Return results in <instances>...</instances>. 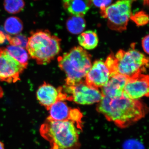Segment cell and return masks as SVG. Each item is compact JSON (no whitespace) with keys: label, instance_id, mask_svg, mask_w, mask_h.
<instances>
[{"label":"cell","instance_id":"1","mask_svg":"<svg viewBox=\"0 0 149 149\" xmlns=\"http://www.w3.org/2000/svg\"><path fill=\"white\" fill-rule=\"evenodd\" d=\"M97 111L110 122L121 128L133 125L148 113V107L138 100L123 96L116 98L103 97L97 107Z\"/></svg>","mask_w":149,"mask_h":149},{"label":"cell","instance_id":"2","mask_svg":"<svg viewBox=\"0 0 149 149\" xmlns=\"http://www.w3.org/2000/svg\"><path fill=\"white\" fill-rule=\"evenodd\" d=\"M70 120L57 121L47 118L41 125L40 135L49 142L51 149H79V131Z\"/></svg>","mask_w":149,"mask_h":149},{"label":"cell","instance_id":"3","mask_svg":"<svg viewBox=\"0 0 149 149\" xmlns=\"http://www.w3.org/2000/svg\"><path fill=\"white\" fill-rule=\"evenodd\" d=\"M133 44L128 51L120 50L115 55L111 54L105 63L109 70L110 77L119 74L128 78L143 74L148 67V58L135 49Z\"/></svg>","mask_w":149,"mask_h":149},{"label":"cell","instance_id":"4","mask_svg":"<svg viewBox=\"0 0 149 149\" xmlns=\"http://www.w3.org/2000/svg\"><path fill=\"white\" fill-rule=\"evenodd\" d=\"M58 65L66 74L65 85L71 86L84 82L92 66L91 56L80 47H74L58 58Z\"/></svg>","mask_w":149,"mask_h":149},{"label":"cell","instance_id":"5","mask_svg":"<svg viewBox=\"0 0 149 149\" xmlns=\"http://www.w3.org/2000/svg\"><path fill=\"white\" fill-rule=\"evenodd\" d=\"M26 49L37 64L47 65L59 53L61 40L47 30H37L28 38Z\"/></svg>","mask_w":149,"mask_h":149},{"label":"cell","instance_id":"6","mask_svg":"<svg viewBox=\"0 0 149 149\" xmlns=\"http://www.w3.org/2000/svg\"><path fill=\"white\" fill-rule=\"evenodd\" d=\"M136 0H118L106 8L100 10L103 18L107 19V25L111 30L121 32L126 30L132 14V4Z\"/></svg>","mask_w":149,"mask_h":149},{"label":"cell","instance_id":"7","mask_svg":"<svg viewBox=\"0 0 149 149\" xmlns=\"http://www.w3.org/2000/svg\"><path fill=\"white\" fill-rule=\"evenodd\" d=\"M62 88L66 100L82 105L99 102L103 96L98 89L87 85L85 81L71 86L65 85Z\"/></svg>","mask_w":149,"mask_h":149},{"label":"cell","instance_id":"8","mask_svg":"<svg viewBox=\"0 0 149 149\" xmlns=\"http://www.w3.org/2000/svg\"><path fill=\"white\" fill-rule=\"evenodd\" d=\"M10 55L5 48H0V80L15 83L20 80V74L26 69Z\"/></svg>","mask_w":149,"mask_h":149},{"label":"cell","instance_id":"9","mask_svg":"<svg viewBox=\"0 0 149 149\" xmlns=\"http://www.w3.org/2000/svg\"><path fill=\"white\" fill-rule=\"evenodd\" d=\"M149 76L141 74L128 78L123 92L122 96L130 100H137L149 96Z\"/></svg>","mask_w":149,"mask_h":149},{"label":"cell","instance_id":"10","mask_svg":"<svg viewBox=\"0 0 149 149\" xmlns=\"http://www.w3.org/2000/svg\"><path fill=\"white\" fill-rule=\"evenodd\" d=\"M110 74L105 62L102 60L96 61L86 74L85 82L88 86L98 89L107 83Z\"/></svg>","mask_w":149,"mask_h":149},{"label":"cell","instance_id":"11","mask_svg":"<svg viewBox=\"0 0 149 149\" xmlns=\"http://www.w3.org/2000/svg\"><path fill=\"white\" fill-rule=\"evenodd\" d=\"M37 98L40 104L45 107L47 110L56 102L66 100V96L61 87L56 89L47 83H44L38 88Z\"/></svg>","mask_w":149,"mask_h":149},{"label":"cell","instance_id":"12","mask_svg":"<svg viewBox=\"0 0 149 149\" xmlns=\"http://www.w3.org/2000/svg\"><path fill=\"white\" fill-rule=\"evenodd\" d=\"M128 79L119 74L111 76L107 83L102 88V95L111 99L120 97Z\"/></svg>","mask_w":149,"mask_h":149},{"label":"cell","instance_id":"13","mask_svg":"<svg viewBox=\"0 0 149 149\" xmlns=\"http://www.w3.org/2000/svg\"><path fill=\"white\" fill-rule=\"evenodd\" d=\"M63 8L72 16L83 17L93 6V0H62Z\"/></svg>","mask_w":149,"mask_h":149},{"label":"cell","instance_id":"14","mask_svg":"<svg viewBox=\"0 0 149 149\" xmlns=\"http://www.w3.org/2000/svg\"><path fill=\"white\" fill-rule=\"evenodd\" d=\"M71 109L64 101H58L48 109L49 116L47 118L57 121L69 120Z\"/></svg>","mask_w":149,"mask_h":149},{"label":"cell","instance_id":"15","mask_svg":"<svg viewBox=\"0 0 149 149\" xmlns=\"http://www.w3.org/2000/svg\"><path fill=\"white\" fill-rule=\"evenodd\" d=\"M80 45L87 50L95 49L98 44V37L95 32L88 30L81 33L78 37Z\"/></svg>","mask_w":149,"mask_h":149},{"label":"cell","instance_id":"16","mask_svg":"<svg viewBox=\"0 0 149 149\" xmlns=\"http://www.w3.org/2000/svg\"><path fill=\"white\" fill-rule=\"evenodd\" d=\"M5 49L10 55L27 68L29 55L25 48L10 45Z\"/></svg>","mask_w":149,"mask_h":149},{"label":"cell","instance_id":"17","mask_svg":"<svg viewBox=\"0 0 149 149\" xmlns=\"http://www.w3.org/2000/svg\"><path fill=\"white\" fill-rule=\"evenodd\" d=\"M86 27V22L83 17L72 16L66 21V27L70 33L74 35L80 34Z\"/></svg>","mask_w":149,"mask_h":149},{"label":"cell","instance_id":"18","mask_svg":"<svg viewBox=\"0 0 149 149\" xmlns=\"http://www.w3.org/2000/svg\"><path fill=\"white\" fill-rule=\"evenodd\" d=\"M6 32L11 35H17L23 29V22L17 17L12 16L7 18L4 25Z\"/></svg>","mask_w":149,"mask_h":149},{"label":"cell","instance_id":"19","mask_svg":"<svg viewBox=\"0 0 149 149\" xmlns=\"http://www.w3.org/2000/svg\"><path fill=\"white\" fill-rule=\"evenodd\" d=\"M4 8L7 12L12 14L20 13L25 6L24 0H4Z\"/></svg>","mask_w":149,"mask_h":149},{"label":"cell","instance_id":"20","mask_svg":"<svg viewBox=\"0 0 149 149\" xmlns=\"http://www.w3.org/2000/svg\"><path fill=\"white\" fill-rule=\"evenodd\" d=\"M6 37L11 45L18 46L26 48L28 38L24 35H17L14 37H11L10 35H7Z\"/></svg>","mask_w":149,"mask_h":149},{"label":"cell","instance_id":"21","mask_svg":"<svg viewBox=\"0 0 149 149\" xmlns=\"http://www.w3.org/2000/svg\"><path fill=\"white\" fill-rule=\"evenodd\" d=\"M130 19L138 26H144L148 24L149 22L148 15L143 11L131 15Z\"/></svg>","mask_w":149,"mask_h":149},{"label":"cell","instance_id":"22","mask_svg":"<svg viewBox=\"0 0 149 149\" xmlns=\"http://www.w3.org/2000/svg\"><path fill=\"white\" fill-rule=\"evenodd\" d=\"M123 149H145L143 144L134 139L127 140L123 144Z\"/></svg>","mask_w":149,"mask_h":149},{"label":"cell","instance_id":"23","mask_svg":"<svg viewBox=\"0 0 149 149\" xmlns=\"http://www.w3.org/2000/svg\"><path fill=\"white\" fill-rule=\"evenodd\" d=\"M112 0H93V3L100 9L106 8L111 3Z\"/></svg>","mask_w":149,"mask_h":149},{"label":"cell","instance_id":"24","mask_svg":"<svg viewBox=\"0 0 149 149\" xmlns=\"http://www.w3.org/2000/svg\"><path fill=\"white\" fill-rule=\"evenodd\" d=\"M149 35H147L143 38L142 40V47L145 52L149 53Z\"/></svg>","mask_w":149,"mask_h":149},{"label":"cell","instance_id":"25","mask_svg":"<svg viewBox=\"0 0 149 149\" xmlns=\"http://www.w3.org/2000/svg\"><path fill=\"white\" fill-rule=\"evenodd\" d=\"M6 36L3 32H0V43L3 42L5 40Z\"/></svg>","mask_w":149,"mask_h":149},{"label":"cell","instance_id":"26","mask_svg":"<svg viewBox=\"0 0 149 149\" xmlns=\"http://www.w3.org/2000/svg\"><path fill=\"white\" fill-rule=\"evenodd\" d=\"M3 95V91L2 88L0 86V98L2 97Z\"/></svg>","mask_w":149,"mask_h":149},{"label":"cell","instance_id":"27","mask_svg":"<svg viewBox=\"0 0 149 149\" xmlns=\"http://www.w3.org/2000/svg\"><path fill=\"white\" fill-rule=\"evenodd\" d=\"M0 149H5L4 144L1 141H0Z\"/></svg>","mask_w":149,"mask_h":149},{"label":"cell","instance_id":"28","mask_svg":"<svg viewBox=\"0 0 149 149\" xmlns=\"http://www.w3.org/2000/svg\"><path fill=\"white\" fill-rule=\"evenodd\" d=\"M35 1H36V0H35Z\"/></svg>","mask_w":149,"mask_h":149},{"label":"cell","instance_id":"29","mask_svg":"<svg viewBox=\"0 0 149 149\" xmlns=\"http://www.w3.org/2000/svg\"></svg>","mask_w":149,"mask_h":149}]
</instances>
